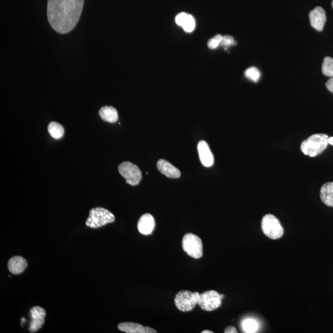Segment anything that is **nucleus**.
<instances>
[{
    "mask_svg": "<svg viewBox=\"0 0 333 333\" xmlns=\"http://www.w3.org/2000/svg\"><path fill=\"white\" fill-rule=\"evenodd\" d=\"M99 116L103 121L109 123H116L118 121V111L112 106H104L99 111Z\"/></svg>",
    "mask_w": 333,
    "mask_h": 333,
    "instance_id": "f3484780",
    "label": "nucleus"
},
{
    "mask_svg": "<svg viewBox=\"0 0 333 333\" xmlns=\"http://www.w3.org/2000/svg\"><path fill=\"white\" fill-rule=\"evenodd\" d=\"M182 247L187 254L194 258H200L203 255L202 240L198 236L188 233L184 236Z\"/></svg>",
    "mask_w": 333,
    "mask_h": 333,
    "instance_id": "423d86ee",
    "label": "nucleus"
},
{
    "mask_svg": "<svg viewBox=\"0 0 333 333\" xmlns=\"http://www.w3.org/2000/svg\"><path fill=\"white\" fill-rule=\"evenodd\" d=\"M326 86L330 92L333 93V78L330 79L326 83Z\"/></svg>",
    "mask_w": 333,
    "mask_h": 333,
    "instance_id": "a878e982",
    "label": "nucleus"
},
{
    "mask_svg": "<svg viewBox=\"0 0 333 333\" xmlns=\"http://www.w3.org/2000/svg\"><path fill=\"white\" fill-rule=\"evenodd\" d=\"M202 333H213V332L209 331V330H205V331L202 332Z\"/></svg>",
    "mask_w": 333,
    "mask_h": 333,
    "instance_id": "c85d7f7f",
    "label": "nucleus"
},
{
    "mask_svg": "<svg viewBox=\"0 0 333 333\" xmlns=\"http://www.w3.org/2000/svg\"><path fill=\"white\" fill-rule=\"evenodd\" d=\"M309 19L313 28L319 32L323 31L327 17L325 10L322 7H315L314 10L310 11Z\"/></svg>",
    "mask_w": 333,
    "mask_h": 333,
    "instance_id": "9d476101",
    "label": "nucleus"
},
{
    "mask_svg": "<svg viewBox=\"0 0 333 333\" xmlns=\"http://www.w3.org/2000/svg\"><path fill=\"white\" fill-rule=\"evenodd\" d=\"M222 297L215 291H208L200 294L198 304L201 309L205 311H213L220 307L222 304Z\"/></svg>",
    "mask_w": 333,
    "mask_h": 333,
    "instance_id": "6e6552de",
    "label": "nucleus"
},
{
    "mask_svg": "<svg viewBox=\"0 0 333 333\" xmlns=\"http://www.w3.org/2000/svg\"><path fill=\"white\" fill-rule=\"evenodd\" d=\"M48 130L52 137L56 140L63 137L64 134L63 126L56 122H51L48 126Z\"/></svg>",
    "mask_w": 333,
    "mask_h": 333,
    "instance_id": "a211bd4d",
    "label": "nucleus"
},
{
    "mask_svg": "<svg viewBox=\"0 0 333 333\" xmlns=\"http://www.w3.org/2000/svg\"><path fill=\"white\" fill-rule=\"evenodd\" d=\"M261 227L265 235L272 240L279 239L284 233L280 221L272 214L265 215L263 217Z\"/></svg>",
    "mask_w": 333,
    "mask_h": 333,
    "instance_id": "39448f33",
    "label": "nucleus"
},
{
    "mask_svg": "<svg viewBox=\"0 0 333 333\" xmlns=\"http://www.w3.org/2000/svg\"><path fill=\"white\" fill-rule=\"evenodd\" d=\"M118 329L121 332L126 333H156V330L149 327H144L143 325L135 323L125 322L122 323L118 325Z\"/></svg>",
    "mask_w": 333,
    "mask_h": 333,
    "instance_id": "ddd939ff",
    "label": "nucleus"
},
{
    "mask_svg": "<svg viewBox=\"0 0 333 333\" xmlns=\"http://www.w3.org/2000/svg\"><path fill=\"white\" fill-rule=\"evenodd\" d=\"M322 69L324 75L333 78V59L331 57H325Z\"/></svg>",
    "mask_w": 333,
    "mask_h": 333,
    "instance_id": "aec40b11",
    "label": "nucleus"
},
{
    "mask_svg": "<svg viewBox=\"0 0 333 333\" xmlns=\"http://www.w3.org/2000/svg\"><path fill=\"white\" fill-rule=\"evenodd\" d=\"M320 198L325 205L333 208V182H328L322 186Z\"/></svg>",
    "mask_w": 333,
    "mask_h": 333,
    "instance_id": "dca6fc26",
    "label": "nucleus"
},
{
    "mask_svg": "<svg viewBox=\"0 0 333 333\" xmlns=\"http://www.w3.org/2000/svg\"><path fill=\"white\" fill-rule=\"evenodd\" d=\"M188 15L189 14L186 13V12H181V13L178 14L175 17L176 24L179 26H182Z\"/></svg>",
    "mask_w": 333,
    "mask_h": 333,
    "instance_id": "393cba45",
    "label": "nucleus"
},
{
    "mask_svg": "<svg viewBox=\"0 0 333 333\" xmlns=\"http://www.w3.org/2000/svg\"><path fill=\"white\" fill-rule=\"evenodd\" d=\"M115 216L110 211L102 208H92L86 221V225L91 228H98L113 223Z\"/></svg>",
    "mask_w": 333,
    "mask_h": 333,
    "instance_id": "7ed1b4c3",
    "label": "nucleus"
},
{
    "mask_svg": "<svg viewBox=\"0 0 333 333\" xmlns=\"http://www.w3.org/2000/svg\"><path fill=\"white\" fill-rule=\"evenodd\" d=\"M332 6H333V2H332Z\"/></svg>",
    "mask_w": 333,
    "mask_h": 333,
    "instance_id": "c756f323",
    "label": "nucleus"
},
{
    "mask_svg": "<svg viewBox=\"0 0 333 333\" xmlns=\"http://www.w3.org/2000/svg\"><path fill=\"white\" fill-rule=\"evenodd\" d=\"M28 266L26 258L21 256H14L10 258L7 263V267L9 272L14 275H19L23 273Z\"/></svg>",
    "mask_w": 333,
    "mask_h": 333,
    "instance_id": "4468645a",
    "label": "nucleus"
},
{
    "mask_svg": "<svg viewBox=\"0 0 333 333\" xmlns=\"http://www.w3.org/2000/svg\"><path fill=\"white\" fill-rule=\"evenodd\" d=\"M225 333H237V329L234 327H228L225 330Z\"/></svg>",
    "mask_w": 333,
    "mask_h": 333,
    "instance_id": "bb28decb",
    "label": "nucleus"
},
{
    "mask_svg": "<svg viewBox=\"0 0 333 333\" xmlns=\"http://www.w3.org/2000/svg\"><path fill=\"white\" fill-rule=\"evenodd\" d=\"M329 136L326 134H314L303 141L300 149L305 155L316 157L326 150L329 145Z\"/></svg>",
    "mask_w": 333,
    "mask_h": 333,
    "instance_id": "f03ea898",
    "label": "nucleus"
},
{
    "mask_svg": "<svg viewBox=\"0 0 333 333\" xmlns=\"http://www.w3.org/2000/svg\"><path fill=\"white\" fill-rule=\"evenodd\" d=\"M118 169L122 176L125 179L126 183L131 186L138 185L140 183L142 174L137 166L125 161L119 165Z\"/></svg>",
    "mask_w": 333,
    "mask_h": 333,
    "instance_id": "0eeeda50",
    "label": "nucleus"
},
{
    "mask_svg": "<svg viewBox=\"0 0 333 333\" xmlns=\"http://www.w3.org/2000/svg\"><path fill=\"white\" fill-rule=\"evenodd\" d=\"M84 0H48L47 17L52 29L59 34L71 32L78 24Z\"/></svg>",
    "mask_w": 333,
    "mask_h": 333,
    "instance_id": "f257e3e1",
    "label": "nucleus"
},
{
    "mask_svg": "<svg viewBox=\"0 0 333 333\" xmlns=\"http://www.w3.org/2000/svg\"><path fill=\"white\" fill-rule=\"evenodd\" d=\"M29 315L31 317V324L29 328V332L32 333H36L43 327L46 312L43 308L35 306L30 310Z\"/></svg>",
    "mask_w": 333,
    "mask_h": 333,
    "instance_id": "1a4fd4ad",
    "label": "nucleus"
},
{
    "mask_svg": "<svg viewBox=\"0 0 333 333\" xmlns=\"http://www.w3.org/2000/svg\"><path fill=\"white\" fill-rule=\"evenodd\" d=\"M196 22L194 17L191 15L189 14L186 21L184 22L183 27L184 31L186 32H192L195 29Z\"/></svg>",
    "mask_w": 333,
    "mask_h": 333,
    "instance_id": "4be33fe9",
    "label": "nucleus"
},
{
    "mask_svg": "<svg viewBox=\"0 0 333 333\" xmlns=\"http://www.w3.org/2000/svg\"><path fill=\"white\" fill-rule=\"evenodd\" d=\"M245 76L253 83H257L260 78V73L258 69L254 67H251L245 71Z\"/></svg>",
    "mask_w": 333,
    "mask_h": 333,
    "instance_id": "412c9836",
    "label": "nucleus"
},
{
    "mask_svg": "<svg viewBox=\"0 0 333 333\" xmlns=\"http://www.w3.org/2000/svg\"><path fill=\"white\" fill-rule=\"evenodd\" d=\"M235 44L236 42L233 39V37L225 36L222 37L220 45L223 47H229Z\"/></svg>",
    "mask_w": 333,
    "mask_h": 333,
    "instance_id": "b1692460",
    "label": "nucleus"
},
{
    "mask_svg": "<svg viewBox=\"0 0 333 333\" xmlns=\"http://www.w3.org/2000/svg\"><path fill=\"white\" fill-rule=\"evenodd\" d=\"M155 226V218L150 213H145L141 216L138 220L137 225L139 232L143 235L152 234Z\"/></svg>",
    "mask_w": 333,
    "mask_h": 333,
    "instance_id": "9b49d317",
    "label": "nucleus"
},
{
    "mask_svg": "<svg viewBox=\"0 0 333 333\" xmlns=\"http://www.w3.org/2000/svg\"><path fill=\"white\" fill-rule=\"evenodd\" d=\"M243 332L247 333H254L257 332L258 324L257 322L252 319H246L242 322Z\"/></svg>",
    "mask_w": 333,
    "mask_h": 333,
    "instance_id": "6ab92c4d",
    "label": "nucleus"
},
{
    "mask_svg": "<svg viewBox=\"0 0 333 333\" xmlns=\"http://www.w3.org/2000/svg\"><path fill=\"white\" fill-rule=\"evenodd\" d=\"M198 151L201 163L206 167H209L214 163V159L212 152L205 141H200L198 145Z\"/></svg>",
    "mask_w": 333,
    "mask_h": 333,
    "instance_id": "f8f14e48",
    "label": "nucleus"
},
{
    "mask_svg": "<svg viewBox=\"0 0 333 333\" xmlns=\"http://www.w3.org/2000/svg\"><path fill=\"white\" fill-rule=\"evenodd\" d=\"M223 36L220 34L216 35L214 37L208 41V45L210 49L217 48L220 45Z\"/></svg>",
    "mask_w": 333,
    "mask_h": 333,
    "instance_id": "5701e85b",
    "label": "nucleus"
},
{
    "mask_svg": "<svg viewBox=\"0 0 333 333\" xmlns=\"http://www.w3.org/2000/svg\"><path fill=\"white\" fill-rule=\"evenodd\" d=\"M200 294L198 292L190 291H181L176 295L175 304L181 312H190L195 309L200 299Z\"/></svg>",
    "mask_w": 333,
    "mask_h": 333,
    "instance_id": "20e7f679",
    "label": "nucleus"
},
{
    "mask_svg": "<svg viewBox=\"0 0 333 333\" xmlns=\"http://www.w3.org/2000/svg\"><path fill=\"white\" fill-rule=\"evenodd\" d=\"M157 167L161 173L170 178H178L181 175L180 170L168 161L160 160L158 161Z\"/></svg>",
    "mask_w": 333,
    "mask_h": 333,
    "instance_id": "2eb2a0df",
    "label": "nucleus"
},
{
    "mask_svg": "<svg viewBox=\"0 0 333 333\" xmlns=\"http://www.w3.org/2000/svg\"><path fill=\"white\" fill-rule=\"evenodd\" d=\"M328 141H329V144H330V145L333 146V137H329V139H328Z\"/></svg>",
    "mask_w": 333,
    "mask_h": 333,
    "instance_id": "cd10ccee",
    "label": "nucleus"
}]
</instances>
